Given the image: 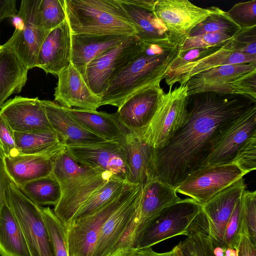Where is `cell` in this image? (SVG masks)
<instances>
[{
    "label": "cell",
    "instance_id": "cell-1",
    "mask_svg": "<svg viewBox=\"0 0 256 256\" xmlns=\"http://www.w3.org/2000/svg\"><path fill=\"white\" fill-rule=\"evenodd\" d=\"M254 104L239 95L204 92L188 96L184 124L164 146L154 151V178L176 187L202 166L224 126Z\"/></svg>",
    "mask_w": 256,
    "mask_h": 256
},
{
    "label": "cell",
    "instance_id": "cell-2",
    "mask_svg": "<svg viewBox=\"0 0 256 256\" xmlns=\"http://www.w3.org/2000/svg\"><path fill=\"white\" fill-rule=\"evenodd\" d=\"M179 48L169 40L144 42L140 52L110 82L100 98V106L118 108L134 94L160 84L176 58Z\"/></svg>",
    "mask_w": 256,
    "mask_h": 256
},
{
    "label": "cell",
    "instance_id": "cell-3",
    "mask_svg": "<svg viewBox=\"0 0 256 256\" xmlns=\"http://www.w3.org/2000/svg\"><path fill=\"white\" fill-rule=\"evenodd\" d=\"M52 174L58 182L62 192L53 211L65 226L97 188L114 176L110 172L81 165L66 148L54 157Z\"/></svg>",
    "mask_w": 256,
    "mask_h": 256
},
{
    "label": "cell",
    "instance_id": "cell-4",
    "mask_svg": "<svg viewBox=\"0 0 256 256\" xmlns=\"http://www.w3.org/2000/svg\"><path fill=\"white\" fill-rule=\"evenodd\" d=\"M72 34L136 36L137 32L119 0H64Z\"/></svg>",
    "mask_w": 256,
    "mask_h": 256
},
{
    "label": "cell",
    "instance_id": "cell-5",
    "mask_svg": "<svg viewBox=\"0 0 256 256\" xmlns=\"http://www.w3.org/2000/svg\"><path fill=\"white\" fill-rule=\"evenodd\" d=\"M181 200L174 188L156 178L142 184L138 210L127 224L109 256H131L137 249L142 232L152 219L164 208Z\"/></svg>",
    "mask_w": 256,
    "mask_h": 256
},
{
    "label": "cell",
    "instance_id": "cell-6",
    "mask_svg": "<svg viewBox=\"0 0 256 256\" xmlns=\"http://www.w3.org/2000/svg\"><path fill=\"white\" fill-rule=\"evenodd\" d=\"M188 96L204 92L242 96L256 102V63L228 64L192 76Z\"/></svg>",
    "mask_w": 256,
    "mask_h": 256
},
{
    "label": "cell",
    "instance_id": "cell-7",
    "mask_svg": "<svg viewBox=\"0 0 256 256\" xmlns=\"http://www.w3.org/2000/svg\"><path fill=\"white\" fill-rule=\"evenodd\" d=\"M188 98L186 84L170 88L162 94L149 124L136 133L154 150L164 146L185 122Z\"/></svg>",
    "mask_w": 256,
    "mask_h": 256
},
{
    "label": "cell",
    "instance_id": "cell-8",
    "mask_svg": "<svg viewBox=\"0 0 256 256\" xmlns=\"http://www.w3.org/2000/svg\"><path fill=\"white\" fill-rule=\"evenodd\" d=\"M6 202L20 226L30 256H54L40 206L12 181L6 190Z\"/></svg>",
    "mask_w": 256,
    "mask_h": 256
},
{
    "label": "cell",
    "instance_id": "cell-9",
    "mask_svg": "<svg viewBox=\"0 0 256 256\" xmlns=\"http://www.w3.org/2000/svg\"><path fill=\"white\" fill-rule=\"evenodd\" d=\"M202 206L190 198L182 199L164 208L150 221L138 240L137 250L151 248L168 238L187 236Z\"/></svg>",
    "mask_w": 256,
    "mask_h": 256
},
{
    "label": "cell",
    "instance_id": "cell-10",
    "mask_svg": "<svg viewBox=\"0 0 256 256\" xmlns=\"http://www.w3.org/2000/svg\"><path fill=\"white\" fill-rule=\"evenodd\" d=\"M40 0H22L15 17L19 24L10 38L2 46L11 50L29 70L36 67L40 48L50 32L43 28L38 19Z\"/></svg>",
    "mask_w": 256,
    "mask_h": 256
},
{
    "label": "cell",
    "instance_id": "cell-11",
    "mask_svg": "<svg viewBox=\"0 0 256 256\" xmlns=\"http://www.w3.org/2000/svg\"><path fill=\"white\" fill-rule=\"evenodd\" d=\"M137 184H130L116 198L93 214L72 221L66 226L68 256H92L104 224L134 192Z\"/></svg>",
    "mask_w": 256,
    "mask_h": 256
},
{
    "label": "cell",
    "instance_id": "cell-12",
    "mask_svg": "<svg viewBox=\"0 0 256 256\" xmlns=\"http://www.w3.org/2000/svg\"><path fill=\"white\" fill-rule=\"evenodd\" d=\"M144 44L136 36H128L90 62L83 78L92 92L100 98L112 80L140 52Z\"/></svg>",
    "mask_w": 256,
    "mask_h": 256
},
{
    "label": "cell",
    "instance_id": "cell-13",
    "mask_svg": "<svg viewBox=\"0 0 256 256\" xmlns=\"http://www.w3.org/2000/svg\"><path fill=\"white\" fill-rule=\"evenodd\" d=\"M246 174L233 163L205 166L190 174L175 190L203 206Z\"/></svg>",
    "mask_w": 256,
    "mask_h": 256
},
{
    "label": "cell",
    "instance_id": "cell-14",
    "mask_svg": "<svg viewBox=\"0 0 256 256\" xmlns=\"http://www.w3.org/2000/svg\"><path fill=\"white\" fill-rule=\"evenodd\" d=\"M214 8H200L188 0H156L153 12L166 28L170 40L180 47L190 30L210 15Z\"/></svg>",
    "mask_w": 256,
    "mask_h": 256
},
{
    "label": "cell",
    "instance_id": "cell-15",
    "mask_svg": "<svg viewBox=\"0 0 256 256\" xmlns=\"http://www.w3.org/2000/svg\"><path fill=\"white\" fill-rule=\"evenodd\" d=\"M256 132V104L230 121L212 141L202 166L230 164L240 148Z\"/></svg>",
    "mask_w": 256,
    "mask_h": 256
},
{
    "label": "cell",
    "instance_id": "cell-16",
    "mask_svg": "<svg viewBox=\"0 0 256 256\" xmlns=\"http://www.w3.org/2000/svg\"><path fill=\"white\" fill-rule=\"evenodd\" d=\"M66 150L81 165L110 172L126 180L128 169L124 148L119 142L67 144Z\"/></svg>",
    "mask_w": 256,
    "mask_h": 256
},
{
    "label": "cell",
    "instance_id": "cell-17",
    "mask_svg": "<svg viewBox=\"0 0 256 256\" xmlns=\"http://www.w3.org/2000/svg\"><path fill=\"white\" fill-rule=\"evenodd\" d=\"M0 114L14 132L54 131L38 98L16 96L2 104Z\"/></svg>",
    "mask_w": 256,
    "mask_h": 256
},
{
    "label": "cell",
    "instance_id": "cell-18",
    "mask_svg": "<svg viewBox=\"0 0 256 256\" xmlns=\"http://www.w3.org/2000/svg\"><path fill=\"white\" fill-rule=\"evenodd\" d=\"M246 188L244 180L242 178L218 192L202 206L214 248H222L226 225Z\"/></svg>",
    "mask_w": 256,
    "mask_h": 256
},
{
    "label": "cell",
    "instance_id": "cell-19",
    "mask_svg": "<svg viewBox=\"0 0 256 256\" xmlns=\"http://www.w3.org/2000/svg\"><path fill=\"white\" fill-rule=\"evenodd\" d=\"M164 93L160 84H156L134 94L116 112L119 122L128 131L142 130L152 118Z\"/></svg>",
    "mask_w": 256,
    "mask_h": 256
},
{
    "label": "cell",
    "instance_id": "cell-20",
    "mask_svg": "<svg viewBox=\"0 0 256 256\" xmlns=\"http://www.w3.org/2000/svg\"><path fill=\"white\" fill-rule=\"evenodd\" d=\"M54 89V100L61 106L96 110L100 106V98L89 88L82 76L72 64L58 76Z\"/></svg>",
    "mask_w": 256,
    "mask_h": 256
},
{
    "label": "cell",
    "instance_id": "cell-21",
    "mask_svg": "<svg viewBox=\"0 0 256 256\" xmlns=\"http://www.w3.org/2000/svg\"><path fill=\"white\" fill-rule=\"evenodd\" d=\"M71 31L66 20L52 30L40 50L36 67L58 76L71 64Z\"/></svg>",
    "mask_w": 256,
    "mask_h": 256
},
{
    "label": "cell",
    "instance_id": "cell-22",
    "mask_svg": "<svg viewBox=\"0 0 256 256\" xmlns=\"http://www.w3.org/2000/svg\"><path fill=\"white\" fill-rule=\"evenodd\" d=\"M142 184L109 217L102 228L92 256H109L126 227L139 208Z\"/></svg>",
    "mask_w": 256,
    "mask_h": 256
},
{
    "label": "cell",
    "instance_id": "cell-23",
    "mask_svg": "<svg viewBox=\"0 0 256 256\" xmlns=\"http://www.w3.org/2000/svg\"><path fill=\"white\" fill-rule=\"evenodd\" d=\"M126 154L128 174L126 181L144 184L154 178V150L136 132L128 131L120 142Z\"/></svg>",
    "mask_w": 256,
    "mask_h": 256
},
{
    "label": "cell",
    "instance_id": "cell-24",
    "mask_svg": "<svg viewBox=\"0 0 256 256\" xmlns=\"http://www.w3.org/2000/svg\"><path fill=\"white\" fill-rule=\"evenodd\" d=\"M53 130L67 144H87L106 142L86 129L64 108L53 102L41 100Z\"/></svg>",
    "mask_w": 256,
    "mask_h": 256
},
{
    "label": "cell",
    "instance_id": "cell-25",
    "mask_svg": "<svg viewBox=\"0 0 256 256\" xmlns=\"http://www.w3.org/2000/svg\"><path fill=\"white\" fill-rule=\"evenodd\" d=\"M128 37L120 35L72 34L71 64L84 76L90 62L105 51L119 44Z\"/></svg>",
    "mask_w": 256,
    "mask_h": 256
},
{
    "label": "cell",
    "instance_id": "cell-26",
    "mask_svg": "<svg viewBox=\"0 0 256 256\" xmlns=\"http://www.w3.org/2000/svg\"><path fill=\"white\" fill-rule=\"evenodd\" d=\"M248 63H256V55L238 53L222 47L210 56L166 74L164 78L170 88L176 82L184 85L193 76L212 68L228 64Z\"/></svg>",
    "mask_w": 256,
    "mask_h": 256
},
{
    "label": "cell",
    "instance_id": "cell-27",
    "mask_svg": "<svg viewBox=\"0 0 256 256\" xmlns=\"http://www.w3.org/2000/svg\"><path fill=\"white\" fill-rule=\"evenodd\" d=\"M57 154H19L4 156L5 168L11 181L20 188L26 182L51 174L54 157Z\"/></svg>",
    "mask_w": 256,
    "mask_h": 256
},
{
    "label": "cell",
    "instance_id": "cell-28",
    "mask_svg": "<svg viewBox=\"0 0 256 256\" xmlns=\"http://www.w3.org/2000/svg\"><path fill=\"white\" fill-rule=\"evenodd\" d=\"M64 109L82 126L106 140L120 142L124 140L127 130L120 123L116 112Z\"/></svg>",
    "mask_w": 256,
    "mask_h": 256
},
{
    "label": "cell",
    "instance_id": "cell-29",
    "mask_svg": "<svg viewBox=\"0 0 256 256\" xmlns=\"http://www.w3.org/2000/svg\"><path fill=\"white\" fill-rule=\"evenodd\" d=\"M28 70L10 48H0V107L14 94L20 93L28 79Z\"/></svg>",
    "mask_w": 256,
    "mask_h": 256
},
{
    "label": "cell",
    "instance_id": "cell-30",
    "mask_svg": "<svg viewBox=\"0 0 256 256\" xmlns=\"http://www.w3.org/2000/svg\"><path fill=\"white\" fill-rule=\"evenodd\" d=\"M0 256H30L20 226L6 204L0 213Z\"/></svg>",
    "mask_w": 256,
    "mask_h": 256
},
{
    "label": "cell",
    "instance_id": "cell-31",
    "mask_svg": "<svg viewBox=\"0 0 256 256\" xmlns=\"http://www.w3.org/2000/svg\"><path fill=\"white\" fill-rule=\"evenodd\" d=\"M119 0L136 27V36L142 41L150 42L169 40L166 28L153 11L130 4L126 0Z\"/></svg>",
    "mask_w": 256,
    "mask_h": 256
},
{
    "label": "cell",
    "instance_id": "cell-32",
    "mask_svg": "<svg viewBox=\"0 0 256 256\" xmlns=\"http://www.w3.org/2000/svg\"><path fill=\"white\" fill-rule=\"evenodd\" d=\"M14 137L16 149L20 154H57L66 146L64 140L54 131L14 132Z\"/></svg>",
    "mask_w": 256,
    "mask_h": 256
},
{
    "label": "cell",
    "instance_id": "cell-33",
    "mask_svg": "<svg viewBox=\"0 0 256 256\" xmlns=\"http://www.w3.org/2000/svg\"><path fill=\"white\" fill-rule=\"evenodd\" d=\"M186 236L177 245L183 256H216L202 211L193 221Z\"/></svg>",
    "mask_w": 256,
    "mask_h": 256
},
{
    "label": "cell",
    "instance_id": "cell-34",
    "mask_svg": "<svg viewBox=\"0 0 256 256\" xmlns=\"http://www.w3.org/2000/svg\"><path fill=\"white\" fill-rule=\"evenodd\" d=\"M130 184L125 180L114 176L112 177L90 195L74 214L70 222L84 218L96 212L118 196Z\"/></svg>",
    "mask_w": 256,
    "mask_h": 256
},
{
    "label": "cell",
    "instance_id": "cell-35",
    "mask_svg": "<svg viewBox=\"0 0 256 256\" xmlns=\"http://www.w3.org/2000/svg\"><path fill=\"white\" fill-rule=\"evenodd\" d=\"M19 188L28 198L40 206H54L61 197L60 184L52 174L26 182Z\"/></svg>",
    "mask_w": 256,
    "mask_h": 256
},
{
    "label": "cell",
    "instance_id": "cell-36",
    "mask_svg": "<svg viewBox=\"0 0 256 256\" xmlns=\"http://www.w3.org/2000/svg\"><path fill=\"white\" fill-rule=\"evenodd\" d=\"M240 30L241 28L228 16L226 12L214 6L213 12L190 30L189 36L206 33H221L232 38Z\"/></svg>",
    "mask_w": 256,
    "mask_h": 256
},
{
    "label": "cell",
    "instance_id": "cell-37",
    "mask_svg": "<svg viewBox=\"0 0 256 256\" xmlns=\"http://www.w3.org/2000/svg\"><path fill=\"white\" fill-rule=\"evenodd\" d=\"M54 256H68L66 226L49 206H40Z\"/></svg>",
    "mask_w": 256,
    "mask_h": 256
},
{
    "label": "cell",
    "instance_id": "cell-38",
    "mask_svg": "<svg viewBox=\"0 0 256 256\" xmlns=\"http://www.w3.org/2000/svg\"><path fill=\"white\" fill-rule=\"evenodd\" d=\"M241 234L256 245V192L244 190L240 199Z\"/></svg>",
    "mask_w": 256,
    "mask_h": 256
},
{
    "label": "cell",
    "instance_id": "cell-39",
    "mask_svg": "<svg viewBox=\"0 0 256 256\" xmlns=\"http://www.w3.org/2000/svg\"><path fill=\"white\" fill-rule=\"evenodd\" d=\"M38 19L40 26L48 32L60 26L66 20L64 0H40Z\"/></svg>",
    "mask_w": 256,
    "mask_h": 256
},
{
    "label": "cell",
    "instance_id": "cell-40",
    "mask_svg": "<svg viewBox=\"0 0 256 256\" xmlns=\"http://www.w3.org/2000/svg\"><path fill=\"white\" fill-rule=\"evenodd\" d=\"M223 47L238 53L256 55V26L241 28Z\"/></svg>",
    "mask_w": 256,
    "mask_h": 256
},
{
    "label": "cell",
    "instance_id": "cell-41",
    "mask_svg": "<svg viewBox=\"0 0 256 256\" xmlns=\"http://www.w3.org/2000/svg\"><path fill=\"white\" fill-rule=\"evenodd\" d=\"M226 13L241 28L256 26V0L236 4Z\"/></svg>",
    "mask_w": 256,
    "mask_h": 256
},
{
    "label": "cell",
    "instance_id": "cell-42",
    "mask_svg": "<svg viewBox=\"0 0 256 256\" xmlns=\"http://www.w3.org/2000/svg\"><path fill=\"white\" fill-rule=\"evenodd\" d=\"M231 163L236 164L246 174L256 169V132L238 150Z\"/></svg>",
    "mask_w": 256,
    "mask_h": 256
},
{
    "label": "cell",
    "instance_id": "cell-43",
    "mask_svg": "<svg viewBox=\"0 0 256 256\" xmlns=\"http://www.w3.org/2000/svg\"><path fill=\"white\" fill-rule=\"evenodd\" d=\"M232 38L230 36L221 33H206L188 36L180 47L179 50L216 46H224Z\"/></svg>",
    "mask_w": 256,
    "mask_h": 256
},
{
    "label": "cell",
    "instance_id": "cell-44",
    "mask_svg": "<svg viewBox=\"0 0 256 256\" xmlns=\"http://www.w3.org/2000/svg\"><path fill=\"white\" fill-rule=\"evenodd\" d=\"M241 236L240 200L226 225L223 238V249L232 248L236 250Z\"/></svg>",
    "mask_w": 256,
    "mask_h": 256
},
{
    "label": "cell",
    "instance_id": "cell-45",
    "mask_svg": "<svg viewBox=\"0 0 256 256\" xmlns=\"http://www.w3.org/2000/svg\"><path fill=\"white\" fill-rule=\"evenodd\" d=\"M223 46H216L209 48H194L180 51L178 56L166 74L173 72L186 65L196 62L213 54Z\"/></svg>",
    "mask_w": 256,
    "mask_h": 256
},
{
    "label": "cell",
    "instance_id": "cell-46",
    "mask_svg": "<svg viewBox=\"0 0 256 256\" xmlns=\"http://www.w3.org/2000/svg\"><path fill=\"white\" fill-rule=\"evenodd\" d=\"M0 149L4 156L19 154L15 144L14 131L0 114Z\"/></svg>",
    "mask_w": 256,
    "mask_h": 256
},
{
    "label": "cell",
    "instance_id": "cell-47",
    "mask_svg": "<svg viewBox=\"0 0 256 256\" xmlns=\"http://www.w3.org/2000/svg\"><path fill=\"white\" fill-rule=\"evenodd\" d=\"M10 182L5 168L4 155L0 149V213L6 204V192Z\"/></svg>",
    "mask_w": 256,
    "mask_h": 256
},
{
    "label": "cell",
    "instance_id": "cell-48",
    "mask_svg": "<svg viewBox=\"0 0 256 256\" xmlns=\"http://www.w3.org/2000/svg\"><path fill=\"white\" fill-rule=\"evenodd\" d=\"M236 251L237 256H256V245L248 237L242 235Z\"/></svg>",
    "mask_w": 256,
    "mask_h": 256
},
{
    "label": "cell",
    "instance_id": "cell-49",
    "mask_svg": "<svg viewBox=\"0 0 256 256\" xmlns=\"http://www.w3.org/2000/svg\"><path fill=\"white\" fill-rule=\"evenodd\" d=\"M16 0H0V24L6 18H14L18 11Z\"/></svg>",
    "mask_w": 256,
    "mask_h": 256
},
{
    "label": "cell",
    "instance_id": "cell-50",
    "mask_svg": "<svg viewBox=\"0 0 256 256\" xmlns=\"http://www.w3.org/2000/svg\"><path fill=\"white\" fill-rule=\"evenodd\" d=\"M131 256H174L173 250L170 251L158 253L154 251L151 248L137 250Z\"/></svg>",
    "mask_w": 256,
    "mask_h": 256
},
{
    "label": "cell",
    "instance_id": "cell-51",
    "mask_svg": "<svg viewBox=\"0 0 256 256\" xmlns=\"http://www.w3.org/2000/svg\"><path fill=\"white\" fill-rule=\"evenodd\" d=\"M128 2L153 11L156 0H126Z\"/></svg>",
    "mask_w": 256,
    "mask_h": 256
},
{
    "label": "cell",
    "instance_id": "cell-52",
    "mask_svg": "<svg viewBox=\"0 0 256 256\" xmlns=\"http://www.w3.org/2000/svg\"><path fill=\"white\" fill-rule=\"evenodd\" d=\"M214 252L216 256H225V250L220 246L214 248Z\"/></svg>",
    "mask_w": 256,
    "mask_h": 256
},
{
    "label": "cell",
    "instance_id": "cell-53",
    "mask_svg": "<svg viewBox=\"0 0 256 256\" xmlns=\"http://www.w3.org/2000/svg\"><path fill=\"white\" fill-rule=\"evenodd\" d=\"M225 256H237L236 250L228 248L225 250Z\"/></svg>",
    "mask_w": 256,
    "mask_h": 256
},
{
    "label": "cell",
    "instance_id": "cell-54",
    "mask_svg": "<svg viewBox=\"0 0 256 256\" xmlns=\"http://www.w3.org/2000/svg\"><path fill=\"white\" fill-rule=\"evenodd\" d=\"M174 252V256H183L179 248H178V246H175L172 248Z\"/></svg>",
    "mask_w": 256,
    "mask_h": 256
},
{
    "label": "cell",
    "instance_id": "cell-55",
    "mask_svg": "<svg viewBox=\"0 0 256 256\" xmlns=\"http://www.w3.org/2000/svg\"><path fill=\"white\" fill-rule=\"evenodd\" d=\"M2 47V45H0V48Z\"/></svg>",
    "mask_w": 256,
    "mask_h": 256
}]
</instances>
